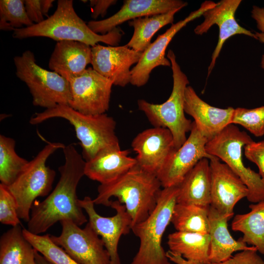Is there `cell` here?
Listing matches in <instances>:
<instances>
[{"instance_id": "cell-1", "label": "cell", "mask_w": 264, "mask_h": 264, "mask_svg": "<svg viewBox=\"0 0 264 264\" xmlns=\"http://www.w3.org/2000/svg\"><path fill=\"white\" fill-rule=\"evenodd\" d=\"M65 163L59 168L60 179L45 199L32 207L27 230L40 235L58 221L69 220L80 226L88 221L79 203L77 187L85 175L86 161L73 144L63 149Z\"/></svg>"}, {"instance_id": "cell-2", "label": "cell", "mask_w": 264, "mask_h": 264, "mask_svg": "<svg viewBox=\"0 0 264 264\" xmlns=\"http://www.w3.org/2000/svg\"><path fill=\"white\" fill-rule=\"evenodd\" d=\"M161 183L155 175L135 165L116 180L98 187L94 204L110 206L111 197L125 205L132 227L145 220L156 207ZM132 229V228H131Z\"/></svg>"}, {"instance_id": "cell-3", "label": "cell", "mask_w": 264, "mask_h": 264, "mask_svg": "<svg viewBox=\"0 0 264 264\" xmlns=\"http://www.w3.org/2000/svg\"><path fill=\"white\" fill-rule=\"evenodd\" d=\"M124 34L119 27L105 35L93 32L74 10L72 0H59L55 12L42 22L13 31V37L22 39L44 37L57 42L74 41L93 46L99 42L117 46Z\"/></svg>"}, {"instance_id": "cell-4", "label": "cell", "mask_w": 264, "mask_h": 264, "mask_svg": "<svg viewBox=\"0 0 264 264\" xmlns=\"http://www.w3.org/2000/svg\"><path fill=\"white\" fill-rule=\"evenodd\" d=\"M52 118L65 119L73 126L82 148V156L86 161L104 149L120 147L115 133L116 121L106 113L87 115L68 105H59L35 113L30 118L29 123L37 125Z\"/></svg>"}, {"instance_id": "cell-5", "label": "cell", "mask_w": 264, "mask_h": 264, "mask_svg": "<svg viewBox=\"0 0 264 264\" xmlns=\"http://www.w3.org/2000/svg\"><path fill=\"white\" fill-rule=\"evenodd\" d=\"M173 72V87L169 98L164 103L156 104L144 99L137 101L138 109L143 111L154 127L168 129L172 133L176 150L187 139L186 133L190 132L192 123L185 115L184 109L185 91L189 80L181 70L172 50L167 54Z\"/></svg>"}, {"instance_id": "cell-6", "label": "cell", "mask_w": 264, "mask_h": 264, "mask_svg": "<svg viewBox=\"0 0 264 264\" xmlns=\"http://www.w3.org/2000/svg\"><path fill=\"white\" fill-rule=\"evenodd\" d=\"M178 191V186L163 188L154 211L145 220L132 227L140 244L131 264H171L161 242L171 222Z\"/></svg>"}, {"instance_id": "cell-7", "label": "cell", "mask_w": 264, "mask_h": 264, "mask_svg": "<svg viewBox=\"0 0 264 264\" xmlns=\"http://www.w3.org/2000/svg\"><path fill=\"white\" fill-rule=\"evenodd\" d=\"M252 141L245 132L230 124L210 139L205 149L208 154L222 160L241 178L248 190L246 198L254 203L264 200V180L243 162L242 149Z\"/></svg>"}, {"instance_id": "cell-8", "label": "cell", "mask_w": 264, "mask_h": 264, "mask_svg": "<svg viewBox=\"0 0 264 264\" xmlns=\"http://www.w3.org/2000/svg\"><path fill=\"white\" fill-rule=\"evenodd\" d=\"M14 62L16 75L28 87L34 106L46 109L59 105L69 106L71 95L67 80L39 66L32 52L26 50L15 56Z\"/></svg>"}, {"instance_id": "cell-9", "label": "cell", "mask_w": 264, "mask_h": 264, "mask_svg": "<svg viewBox=\"0 0 264 264\" xmlns=\"http://www.w3.org/2000/svg\"><path fill=\"white\" fill-rule=\"evenodd\" d=\"M60 142H48L27 165L16 180L7 187L14 197L20 219L28 222L34 201L50 192L55 171L46 166L49 157L56 151L63 149Z\"/></svg>"}, {"instance_id": "cell-10", "label": "cell", "mask_w": 264, "mask_h": 264, "mask_svg": "<svg viewBox=\"0 0 264 264\" xmlns=\"http://www.w3.org/2000/svg\"><path fill=\"white\" fill-rule=\"evenodd\" d=\"M60 223L61 234L50 235L51 239L75 261L79 264H110L103 240L88 222L83 229L69 220Z\"/></svg>"}, {"instance_id": "cell-11", "label": "cell", "mask_w": 264, "mask_h": 264, "mask_svg": "<svg viewBox=\"0 0 264 264\" xmlns=\"http://www.w3.org/2000/svg\"><path fill=\"white\" fill-rule=\"evenodd\" d=\"M71 100L69 106L85 114L97 115L109 110L113 82L92 67L69 79Z\"/></svg>"}, {"instance_id": "cell-12", "label": "cell", "mask_w": 264, "mask_h": 264, "mask_svg": "<svg viewBox=\"0 0 264 264\" xmlns=\"http://www.w3.org/2000/svg\"><path fill=\"white\" fill-rule=\"evenodd\" d=\"M79 203L88 215V222L103 240L110 255V264H121L118 252L119 242L122 235L130 232L132 224L125 205L117 200L111 201L110 207L116 211V214L106 217L96 212L93 199L89 197L79 199Z\"/></svg>"}, {"instance_id": "cell-13", "label": "cell", "mask_w": 264, "mask_h": 264, "mask_svg": "<svg viewBox=\"0 0 264 264\" xmlns=\"http://www.w3.org/2000/svg\"><path fill=\"white\" fill-rule=\"evenodd\" d=\"M208 141L193 121L186 140L175 151L157 176L163 188L178 186L200 160L216 157L206 152Z\"/></svg>"}, {"instance_id": "cell-14", "label": "cell", "mask_w": 264, "mask_h": 264, "mask_svg": "<svg viewBox=\"0 0 264 264\" xmlns=\"http://www.w3.org/2000/svg\"><path fill=\"white\" fill-rule=\"evenodd\" d=\"M216 4V2L211 0L203 2L198 9L192 12L184 20L173 24L164 33L158 35L143 52L140 59L131 69L130 83L137 87H142L148 82L150 74L155 67L160 66H171L170 61L165 57V52L173 37L188 23L202 16Z\"/></svg>"}, {"instance_id": "cell-15", "label": "cell", "mask_w": 264, "mask_h": 264, "mask_svg": "<svg viewBox=\"0 0 264 264\" xmlns=\"http://www.w3.org/2000/svg\"><path fill=\"white\" fill-rule=\"evenodd\" d=\"M131 146L137 154L136 165L156 176L176 150L172 133L162 127H154L139 132Z\"/></svg>"}, {"instance_id": "cell-16", "label": "cell", "mask_w": 264, "mask_h": 264, "mask_svg": "<svg viewBox=\"0 0 264 264\" xmlns=\"http://www.w3.org/2000/svg\"><path fill=\"white\" fill-rule=\"evenodd\" d=\"M92 68L113 82V85L124 87L130 83L132 65L137 64L143 52L126 45L91 47Z\"/></svg>"}, {"instance_id": "cell-17", "label": "cell", "mask_w": 264, "mask_h": 264, "mask_svg": "<svg viewBox=\"0 0 264 264\" xmlns=\"http://www.w3.org/2000/svg\"><path fill=\"white\" fill-rule=\"evenodd\" d=\"M210 206L221 214L232 217L236 204L247 198L248 190L241 178L217 157L210 160Z\"/></svg>"}, {"instance_id": "cell-18", "label": "cell", "mask_w": 264, "mask_h": 264, "mask_svg": "<svg viewBox=\"0 0 264 264\" xmlns=\"http://www.w3.org/2000/svg\"><path fill=\"white\" fill-rule=\"evenodd\" d=\"M241 2V0H221L217 2L214 7L203 14V22L194 29L196 34L201 35L214 24L219 28V39L212 55L208 69V77L215 65L224 43L229 38L235 35L242 34L258 40L255 34L241 26L235 19V13Z\"/></svg>"}, {"instance_id": "cell-19", "label": "cell", "mask_w": 264, "mask_h": 264, "mask_svg": "<svg viewBox=\"0 0 264 264\" xmlns=\"http://www.w3.org/2000/svg\"><path fill=\"white\" fill-rule=\"evenodd\" d=\"M187 4L180 0H125L120 10L111 17L91 21L87 24L94 33L105 35L125 22L182 9Z\"/></svg>"}, {"instance_id": "cell-20", "label": "cell", "mask_w": 264, "mask_h": 264, "mask_svg": "<svg viewBox=\"0 0 264 264\" xmlns=\"http://www.w3.org/2000/svg\"><path fill=\"white\" fill-rule=\"evenodd\" d=\"M184 109L209 140L232 124L234 111L232 107L221 109L211 106L201 99L190 86L185 89Z\"/></svg>"}, {"instance_id": "cell-21", "label": "cell", "mask_w": 264, "mask_h": 264, "mask_svg": "<svg viewBox=\"0 0 264 264\" xmlns=\"http://www.w3.org/2000/svg\"><path fill=\"white\" fill-rule=\"evenodd\" d=\"M129 154V150H122L120 147L104 149L86 161L85 176L100 184L111 182L136 165L135 158Z\"/></svg>"}, {"instance_id": "cell-22", "label": "cell", "mask_w": 264, "mask_h": 264, "mask_svg": "<svg viewBox=\"0 0 264 264\" xmlns=\"http://www.w3.org/2000/svg\"><path fill=\"white\" fill-rule=\"evenodd\" d=\"M91 60L90 46L77 41H61L55 45L48 67L68 80L82 73Z\"/></svg>"}, {"instance_id": "cell-23", "label": "cell", "mask_w": 264, "mask_h": 264, "mask_svg": "<svg viewBox=\"0 0 264 264\" xmlns=\"http://www.w3.org/2000/svg\"><path fill=\"white\" fill-rule=\"evenodd\" d=\"M210 264L222 262L229 259L238 251L256 248L247 246L240 239L235 240L228 228V221L232 217L219 212L210 206L209 208Z\"/></svg>"}, {"instance_id": "cell-24", "label": "cell", "mask_w": 264, "mask_h": 264, "mask_svg": "<svg viewBox=\"0 0 264 264\" xmlns=\"http://www.w3.org/2000/svg\"><path fill=\"white\" fill-rule=\"evenodd\" d=\"M211 173L209 159L200 160L178 186L176 203L208 208L211 204Z\"/></svg>"}, {"instance_id": "cell-25", "label": "cell", "mask_w": 264, "mask_h": 264, "mask_svg": "<svg viewBox=\"0 0 264 264\" xmlns=\"http://www.w3.org/2000/svg\"><path fill=\"white\" fill-rule=\"evenodd\" d=\"M167 244L169 250L193 264H210L209 234L176 231L168 235Z\"/></svg>"}, {"instance_id": "cell-26", "label": "cell", "mask_w": 264, "mask_h": 264, "mask_svg": "<svg viewBox=\"0 0 264 264\" xmlns=\"http://www.w3.org/2000/svg\"><path fill=\"white\" fill-rule=\"evenodd\" d=\"M249 208V212L234 217L231 228L242 233L243 236L240 239L264 255V200L251 203Z\"/></svg>"}, {"instance_id": "cell-27", "label": "cell", "mask_w": 264, "mask_h": 264, "mask_svg": "<svg viewBox=\"0 0 264 264\" xmlns=\"http://www.w3.org/2000/svg\"><path fill=\"white\" fill-rule=\"evenodd\" d=\"M20 225L12 227L0 239V264H37L36 250L25 238Z\"/></svg>"}, {"instance_id": "cell-28", "label": "cell", "mask_w": 264, "mask_h": 264, "mask_svg": "<svg viewBox=\"0 0 264 264\" xmlns=\"http://www.w3.org/2000/svg\"><path fill=\"white\" fill-rule=\"evenodd\" d=\"M181 9H176L168 12L140 17L129 21V25L133 27V34L126 44L128 47L144 52L150 45L155 33L163 26L172 24L174 16Z\"/></svg>"}, {"instance_id": "cell-29", "label": "cell", "mask_w": 264, "mask_h": 264, "mask_svg": "<svg viewBox=\"0 0 264 264\" xmlns=\"http://www.w3.org/2000/svg\"><path fill=\"white\" fill-rule=\"evenodd\" d=\"M209 208L176 203L171 222L177 231L209 234Z\"/></svg>"}, {"instance_id": "cell-30", "label": "cell", "mask_w": 264, "mask_h": 264, "mask_svg": "<svg viewBox=\"0 0 264 264\" xmlns=\"http://www.w3.org/2000/svg\"><path fill=\"white\" fill-rule=\"evenodd\" d=\"M15 143L14 139L0 135V181L6 187L16 180L29 162L17 154Z\"/></svg>"}, {"instance_id": "cell-31", "label": "cell", "mask_w": 264, "mask_h": 264, "mask_svg": "<svg viewBox=\"0 0 264 264\" xmlns=\"http://www.w3.org/2000/svg\"><path fill=\"white\" fill-rule=\"evenodd\" d=\"M22 232L34 248L52 264H79L52 241L50 235L34 234L25 228Z\"/></svg>"}, {"instance_id": "cell-32", "label": "cell", "mask_w": 264, "mask_h": 264, "mask_svg": "<svg viewBox=\"0 0 264 264\" xmlns=\"http://www.w3.org/2000/svg\"><path fill=\"white\" fill-rule=\"evenodd\" d=\"M34 23L26 13L24 0H0V29L14 31L29 27Z\"/></svg>"}, {"instance_id": "cell-33", "label": "cell", "mask_w": 264, "mask_h": 264, "mask_svg": "<svg viewBox=\"0 0 264 264\" xmlns=\"http://www.w3.org/2000/svg\"><path fill=\"white\" fill-rule=\"evenodd\" d=\"M232 124H238L256 137L264 135V106L254 108L234 109Z\"/></svg>"}, {"instance_id": "cell-34", "label": "cell", "mask_w": 264, "mask_h": 264, "mask_svg": "<svg viewBox=\"0 0 264 264\" xmlns=\"http://www.w3.org/2000/svg\"><path fill=\"white\" fill-rule=\"evenodd\" d=\"M0 222L12 227L20 225L16 200L7 187L0 184Z\"/></svg>"}, {"instance_id": "cell-35", "label": "cell", "mask_w": 264, "mask_h": 264, "mask_svg": "<svg viewBox=\"0 0 264 264\" xmlns=\"http://www.w3.org/2000/svg\"><path fill=\"white\" fill-rule=\"evenodd\" d=\"M54 1L53 0H24L25 9L30 20L34 24L44 21V16L47 15Z\"/></svg>"}, {"instance_id": "cell-36", "label": "cell", "mask_w": 264, "mask_h": 264, "mask_svg": "<svg viewBox=\"0 0 264 264\" xmlns=\"http://www.w3.org/2000/svg\"><path fill=\"white\" fill-rule=\"evenodd\" d=\"M243 149L245 156L257 166L259 174L264 180V140L253 141L246 145Z\"/></svg>"}, {"instance_id": "cell-37", "label": "cell", "mask_w": 264, "mask_h": 264, "mask_svg": "<svg viewBox=\"0 0 264 264\" xmlns=\"http://www.w3.org/2000/svg\"><path fill=\"white\" fill-rule=\"evenodd\" d=\"M256 248L241 251L222 262L210 264H264Z\"/></svg>"}, {"instance_id": "cell-38", "label": "cell", "mask_w": 264, "mask_h": 264, "mask_svg": "<svg viewBox=\"0 0 264 264\" xmlns=\"http://www.w3.org/2000/svg\"><path fill=\"white\" fill-rule=\"evenodd\" d=\"M117 1L115 0H91L90 4L93 7L92 17L96 19L99 16L104 17L108 8L115 4Z\"/></svg>"}, {"instance_id": "cell-39", "label": "cell", "mask_w": 264, "mask_h": 264, "mask_svg": "<svg viewBox=\"0 0 264 264\" xmlns=\"http://www.w3.org/2000/svg\"><path fill=\"white\" fill-rule=\"evenodd\" d=\"M251 16L256 21L258 29L264 34V7L253 5L251 10Z\"/></svg>"}, {"instance_id": "cell-40", "label": "cell", "mask_w": 264, "mask_h": 264, "mask_svg": "<svg viewBox=\"0 0 264 264\" xmlns=\"http://www.w3.org/2000/svg\"><path fill=\"white\" fill-rule=\"evenodd\" d=\"M166 256L171 262L176 264H193L184 259L181 256L175 254L170 250L166 252Z\"/></svg>"}, {"instance_id": "cell-41", "label": "cell", "mask_w": 264, "mask_h": 264, "mask_svg": "<svg viewBox=\"0 0 264 264\" xmlns=\"http://www.w3.org/2000/svg\"><path fill=\"white\" fill-rule=\"evenodd\" d=\"M258 40L264 44V34L256 32L255 33ZM261 67L264 69V54L263 55L261 60Z\"/></svg>"}]
</instances>
